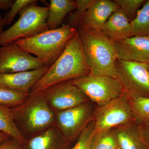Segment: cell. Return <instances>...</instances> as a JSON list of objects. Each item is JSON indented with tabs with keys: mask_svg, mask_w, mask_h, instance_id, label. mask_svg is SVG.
<instances>
[{
	"mask_svg": "<svg viewBox=\"0 0 149 149\" xmlns=\"http://www.w3.org/2000/svg\"><path fill=\"white\" fill-rule=\"evenodd\" d=\"M119 147L114 128L95 133L91 149H117Z\"/></svg>",
	"mask_w": 149,
	"mask_h": 149,
	"instance_id": "obj_21",
	"label": "cell"
},
{
	"mask_svg": "<svg viewBox=\"0 0 149 149\" xmlns=\"http://www.w3.org/2000/svg\"><path fill=\"white\" fill-rule=\"evenodd\" d=\"M35 1L36 0L15 1L8 12L7 13L4 17H3L5 26L10 25L17 14H19L25 7L35 2Z\"/></svg>",
	"mask_w": 149,
	"mask_h": 149,
	"instance_id": "obj_27",
	"label": "cell"
},
{
	"mask_svg": "<svg viewBox=\"0 0 149 149\" xmlns=\"http://www.w3.org/2000/svg\"><path fill=\"white\" fill-rule=\"evenodd\" d=\"M10 109L15 122L26 139L55 125V113L47 102L44 91L29 93L23 103Z\"/></svg>",
	"mask_w": 149,
	"mask_h": 149,
	"instance_id": "obj_3",
	"label": "cell"
},
{
	"mask_svg": "<svg viewBox=\"0 0 149 149\" xmlns=\"http://www.w3.org/2000/svg\"><path fill=\"white\" fill-rule=\"evenodd\" d=\"M0 133H5L24 146L27 139L22 135L15 122L10 108L0 104Z\"/></svg>",
	"mask_w": 149,
	"mask_h": 149,
	"instance_id": "obj_19",
	"label": "cell"
},
{
	"mask_svg": "<svg viewBox=\"0 0 149 149\" xmlns=\"http://www.w3.org/2000/svg\"><path fill=\"white\" fill-rule=\"evenodd\" d=\"M91 73L77 31L63 52L35 84L30 93L43 91L57 83L73 80Z\"/></svg>",
	"mask_w": 149,
	"mask_h": 149,
	"instance_id": "obj_1",
	"label": "cell"
},
{
	"mask_svg": "<svg viewBox=\"0 0 149 149\" xmlns=\"http://www.w3.org/2000/svg\"><path fill=\"white\" fill-rule=\"evenodd\" d=\"M121 149H149L136 123L114 128Z\"/></svg>",
	"mask_w": 149,
	"mask_h": 149,
	"instance_id": "obj_17",
	"label": "cell"
},
{
	"mask_svg": "<svg viewBox=\"0 0 149 149\" xmlns=\"http://www.w3.org/2000/svg\"><path fill=\"white\" fill-rule=\"evenodd\" d=\"M50 67L14 42L0 47V73L26 72Z\"/></svg>",
	"mask_w": 149,
	"mask_h": 149,
	"instance_id": "obj_10",
	"label": "cell"
},
{
	"mask_svg": "<svg viewBox=\"0 0 149 149\" xmlns=\"http://www.w3.org/2000/svg\"><path fill=\"white\" fill-rule=\"evenodd\" d=\"M95 123L93 120L84 129L72 149H91V143L95 135Z\"/></svg>",
	"mask_w": 149,
	"mask_h": 149,
	"instance_id": "obj_26",
	"label": "cell"
},
{
	"mask_svg": "<svg viewBox=\"0 0 149 149\" xmlns=\"http://www.w3.org/2000/svg\"><path fill=\"white\" fill-rule=\"evenodd\" d=\"M139 125L142 137L149 148V120Z\"/></svg>",
	"mask_w": 149,
	"mask_h": 149,
	"instance_id": "obj_29",
	"label": "cell"
},
{
	"mask_svg": "<svg viewBox=\"0 0 149 149\" xmlns=\"http://www.w3.org/2000/svg\"><path fill=\"white\" fill-rule=\"evenodd\" d=\"M130 100L135 123L140 125L148 121L149 97H130Z\"/></svg>",
	"mask_w": 149,
	"mask_h": 149,
	"instance_id": "obj_22",
	"label": "cell"
},
{
	"mask_svg": "<svg viewBox=\"0 0 149 149\" xmlns=\"http://www.w3.org/2000/svg\"><path fill=\"white\" fill-rule=\"evenodd\" d=\"M100 31L114 42L132 37L131 22L119 8L111 15Z\"/></svg>",
	"mask_w": 149,
	"mask_h": 149,
	"instance_id": "obj_16",
	"label": "cell"
},
{
	"mask_svg": "<svg viewBox=\"0 0 149 149\" xmlns=\"http://www.w3.org/2000/svg\"><path fill=\"white\" fill-rule=\"evenodd\" d=\"M115 43L118 59L149 63V35L133 36Z\"/></svg>",
	"mask_w": 149,
	"mask_h": 149,
	"instance_id": "obj_12",
	"label": "cell"
},
{
	"mask_svg": "<svg viewBox=\"0 0 149 149\" xmlns=\"http://www.w3.org/2000/svg\"><path fill=\"white\" fill-rule=\"evenodd\" d=\"M147 67H148V70L149 73V63H148L147 64Z\"/></svg>",
	"mask_w": 149,
	"mask_h": 149,
	"instance_id": "obj_33",
	"label": "cell"
},
{
	"mask_svg": "<svg viewBox=\"0 0 149 149\" xmlns=\"http://www.w3.org/2000/svg\"><path fill=\"white\" fill-rule=\"evenodd\" d=\"M71 80L98 107L120 97L126 91L119 79L104 75L90 74Z\"/></svg>",
	"mask_w": 149,
	"mask_h": 149,
	"instance_id": "obj_7",
	"label": "cell"
},
{
	"mask_svg": "<svg viewBox=\"0 0 149 149\" xmlns=\"http://www.w3.org/2000/svg\"><path fill=\"white\" fill-rule=\"evenodd\" d=\"M44 91L47 102L55 113L90 101L71 80L57 83Z\"/></svg>",
	"mask_w": 149,
	"mask_h": 149,
	"instance_id": "obj_11",
	"label": "cell"
},
{
	"mask_svg": "<svg viewBox=\"0 0 149 149\" xmlns=\"http://www.w3.org/2000/svg\"><path fill=\"white\" fill-rule=\"evenodd\" d=\"M118 8L114 1L92 0L80 27L100 30L111 15Z\"/></svg>",
	"mask_w": 149,
	"mask_h": 149,
	"instance_id": "obj_13",
	"label": "cell"
},
{
	"mask_svg": "<svg viewBox=\"0 0 149 149\" xmlns=\"http://www.w3.org/2000/svg\"><path fill=\"white\" fill-rule=\"evenodd\" d=\"M14 1V0H0V9L10 10Z\"/></svg>",
	"mask_w": 149,
	"mask_h": 149,
	"instance_id": "obj_30",
	"label": "cell"
},
{
	"mask_svg": "<svg viewBox=\"0 0 149 149\" xmlns=\"http://www.w3.org/2000/svg\"><path fill=\"white\" fill-rule=\"evenodd\" d=\"M28 95L0 86V104L10 108L18 106L26 100Z\"/></svg>",
	"mask_w": 149,
	"mask_h": 149,
	"instance_id": "obj_23",
	"label": "cell"
},
{
	"mask_svg": "<svg viewBox=\"0 0 149 149\" xmlns=\"http://www.w3.org/2000/svg\"><path fill=\"white\" fill-rule=\"evenodd\" d=\"M0 149H23L22 146L12 138L6 140L0 143Z\"/></svg>",
	"mask_w": 149,
	"mask_h": 149,
	"instance_id": "obj_28",
	"label": "cell"
},
{
	"mask_svg": "<svg viewBox=\"0 0 149 149\" xmlns=\"http://www.w3.org/2000/svg\"><path fill=\"white\" fill-rule=\"evenodd\" d=\"M37 1L25 7L19 13V18L0 34V46L36 36L49 30L47 20L49 7L38 6Z\"/></svg>",
	"mask_w": 149,
	"mask_h": 149,
	"instance_id": "obj_5",
	"label": "cell"
},
{
	"mask_svg": "<svg viewBox=\"0 0 149 149\" xmlns=\"http://www.w3.org/2000/svg\"><path fill=\"white\" fill-rule=\"evenodd\" d=\"M70 142L55 125L27 139L23 149H68Z\"/></svg>",
	"mask_w": 149,
	"mask_h": 149,
	"instance_id": "obj_15",
	"label": "cell"
},
{
	"mask_svg": "<svg viewBox=\"0 0 149 149\" xmlns=\"http://www.w3.org/2000/svg\"><path fill=\"white\" fill-rule=\"evenodd\" d=\"M116 68L118 78L130 97H149V73L147 64L118 59Z\"/></svg>",
	"mask_w": 149,
	"mask_h": 149,
	"instance_id": "obj_8",
	"label": "cell"
},
{
	"mask_svg": "<svg viewBox=\"0 0 149 149\" xmlns=\"http://www.w3.org/2000/svg\"><path fill=\"white\" fill-rule=\"evenodd\" d=\"M10 138H11L10 136L7 135L5 133H0V143L9 139Z\"/></svg>",
	"mask_w": 149,
	"mask_h": 149,
	"instance_id": "obj_31",
	"label": "cell"
},
{
	"mask_svg": "<svg viewBox=\"0 0 149 149\" xmlns=\"http://www.w3.org/2000/svg\"><path fill=\"white\" fill-rule=\"evenodd\" d=\"M5 27L4 22L3 18L2 17L0 13V34L4 32L3 27Z\"/></svg>",
	"mask_w": 149,
	"mask_h": 149,
	"instance_id": "obj_32",
	"label": "cell"
},
{
	"mask_svg": "<svg viewBox=\"0 0 149 149\" xmlns=\"http://www.w3.org/2000/svg\"><path fill=\"white\" fill-rule=\"evenodd\" d=\"M77 32V29L64 24L57 29H49L34 37L20 39L14 42L50 67Z\"/></svg>",
	"mask_w": 149,
	"mask_h": 149,
	"instance_id": "obj_4",
	"label": "cell"
},
{
	"mask_svg": "<svg viewBox=\"0 0 149 149\" xmlns=\"http://www.w3.org/2000/svg\"><path fill=\"white\" fill-rule=\"evenodd\" d=\"M93 120L95 134L135 123L130 97L126 91L120 97L96 108Z\"/></svg>",
	"mask_w": 149,
	"mask_h": 149,
	"instance_id": "obj_6",
	"label": "cell"
},
{
	"mask_svg": "<svg viewBox=\"0 0 149 149\" xmlns=\"http://www.w3.org/2000/svg\"><path fill=\"white\" fill-rule=\"evenodd\" d=\"M131 22L136 18L145 0H114Z\"/></svg>",
	"mask_w": 149,
	"mask_h": 149,
	"instance_id": "obj_25",
	"label": "cell"
},
{
	"mask_svg": "<svg viewBox=\"0 0 149 149\" xmlns=\"http://www.w3.org/2000/svg\"><path fill=\"white\" fill-rule=\"evenodd\" d=\"M117 149H121L120 148V147H118V148H117Z\"/></svg>",
	"mask_w": 149,
	"mask_h": 149,
	"instance_id": "obj_34",
	"label": "cell"
},
{
	"mask_svg": "<svg viewBox=\"0 0 149 149\" xmlns=\"http://www.w3.org/2000/svg\"><path fill=\"white\" fill-rule=\"evenodd\" d=\"M49 68L26 72L0 73V86L29 94L35 84L47 72Z\"/></svg>",
	"mask_w": 149,
	"mask_h": 149,
	"instance_id": "obj_14",
	"label": "cell"
},
{
	"mask_svg": "<svg viewBox=\"0 0 149 149\" xmlns=\"http://www.w3.org/2000/svg\"><path fill=\"white\" fill-rule=\"evenodd\" d=\"M92 1V0H76L77 7L70 14L66 24L77 30Z\"/></svg>",
	"mask_w": 149,
	"mask_h": 149,
	"instance_id": "obj_24",
	"label": "cell"
},
{
	"mask_svg": "<svg viewBox=\"0 0 149 149\" xmlns=\"http://www.w3.org/2000/svg\"><path fill=\"white\" fill-rule=\"evenodd\" d=\"M77 31L91 74L118 79L116 68L118 54L115 43L100 30L80 27Z\"/></svg>",
	"mask_w": 149,
	"mask_h": 149,
	"instance_id": "obj_2",
	"label": "cell"
},
{
	"mask_svg": "<svg viewBox=\"0 0 149 149\" xmlns=\"http://www.w3.org/2000/svg\"><path fill=\"white\" fill-rule=\"evenodd\" d=\"M47 22L49 29L60 27L63 20L68 15L77 7L76 1L50 0Z\"/></svg>",
	"mask_w": 149,
	"mask_h": 149,
	"instance_id": "obj_18",
	"label": "cell"
},
{
	"mask_svg": "<svg viewBox=\"0 0 149 149\" xmlns=\"http://www.w3.org/2000/svg\"><path fill=\"white\" fill-rule=\"evenodd\" d=\"M90 101L55 113V125L70 143L93 120L95 108Z\"/></svg>",
	"mask_w": 149,
	"mask_h": 149,
	"instance_id": "obj_9",
	"label": "cell"
},
{
	"mask_svg": "<svg viewBox=\"0 0 149 149\" xmlns=\"http://www.w3.org/2000/svg\"><path fill=\"white\" fill-rule=\"evenodd\" d=\"M131 24L132 37L149 35V0L144 3Z\"/></svg>",
	"mask_w": 149,
	"mask_h": 149,
	"instance_id": "obj_20",
	"label": "cell"
}]
</instances>
